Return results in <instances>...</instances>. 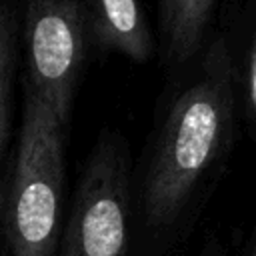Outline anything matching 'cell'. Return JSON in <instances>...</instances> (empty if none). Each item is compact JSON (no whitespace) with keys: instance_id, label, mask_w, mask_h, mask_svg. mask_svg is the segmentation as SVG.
I'll return each instance as SVG.
<instances>
[{"instance_id":"7","label":"cell","mask_w":256,"mask_h":256,"mask_svg":"<svg viewBox=\"0 0 256 256\" xmlns=\"http://www.w3.org/2000/svg\"><path fill=\"white\" fill-rule=\"evenodd\" d=\"M22 0H0V160L12 130L14 82L20 64Z\"/></svg>"},{"instance_id":"8","label":"cell","mask_w":256,"mask_h":256,"mask_svg":"<svg viewBox=\"0 0 256 256\" xmlns=\"http://www.w3.org/2000/svg\"><path fill=\"white\" fill-rule=\"evenodd\" d=\"M244 98H246L250 120L256 124V18H254V28L250 34V44H248L246 64H244Z\"/></svg>"},{"instance_id":"3","label":"cell","mask_w":256,"mask_h":256,"mask_svg":"<svg viewBox=\"0 0 256 256\" xmlns=\"http://www.w3.org/2000/svg\"><path fill=\"white\" fill-rule=\"evenodd\" d=\"M90 48L86 0H22L24 88L48 100L68 126Z\"/></svg>"},{"instance_id":"1","label":"cell","mask_w":256,"mask_h":256,"mask_svg":"<svg viewBox=\"0 0 256 256\" xmlns=\"http://www.w3.org/2000/svg\"><path fill=\"white\" fill-rule=\"evenodd\" d=\"M234 120V64L224 38L212 40L192 80L172 98L142 182L152 226L172 224L220 158Z\"/></svg>"},{"instance_id":"4","label":"cell","mask_w":256,"mask_h":256,"mask_svg":"<svg viewBox=\"0 0 256 256\" xmlns=\"http://www.w3.org/2000/svg\"><path fill=\"white\" fill-rule=\"evenodd\" d=\"M58 256H128V156L102 134L86 158Z\"/></svg>"},{"instance_id":"10","label":"cell","mask_w":256,"mask_h":256,"mask_svg":"<svg viewBox=\"0 0 256 256\" xmlns=\"http://www.w3.org/2000/svg\"><path fill=\"white\" fill-rule=\"evenodd\" d=\"M250 256H256V242H254V246H252V250H250Z\"/></svg>"},{"instance_id":"9","label":"cell","mask_w":256,"mask_h":256,"mask_svg":"<svg viewBox=\"0 0 256 256\" xmlns=\"http://www.w3.org/2000/svg\"><path fill=\"white\" fill-rule=\"evenodd\" d=\"M170 4H172V0H158V14H160V18H162V16L168 12Z\"/></svg>"},{"instance_id":"6","label":"cell","mask_w":256,"mask_h":256,"mask_svg":"<svg viewBox=\"0 0 256 256\" xmlns=\"http://www.w3.org/2000/svg\"><path fill=\"white\" fill-rule=\"evenodd\" d=\"M216 0H172L160 18L164 50L172 64H188L202 48Z\"/></svg>"},{"instance_id":"5","label":"cell","mask_w":256,"mask_h":256,"mask_svg":"<svg viewBox=\"0 0 256 256\" xmlns=\"http://www.w3.org/2000/svg\"><path fill=\"white\" fill-rule=\"evenodd\" d=\"M86 10L92 48L140 64L154 56L156 42L138 0H86Z\"/></svg>"},{"instance_id":"11","label":"cell","mask_w":256,"mask_h":256,"mask_svg":"<svg viewBox=\"0 0 256 256\" xmlns=\"http://www.w3.org/2000/svg\"><path fill=\"white\" fill-rule=\"evenodd\" d=\"M202 256H216V252H206V254H202Z\"/></svg>"},{"instance_id":"2","label":"cell","mask_w":256,"mask_h":256,"mask_svg":"<svg viewBox=\"0 0 256 256\" xmlns=\"http://www.w3.org/2000/svg\"><path fill=\"white\" fill-rule=\"evenodd\" d=\"M68 130L70 126L60 120L48 100L24 88L4 212L10 256H54L56 252Z\"/></svg>"}]
</instances>
